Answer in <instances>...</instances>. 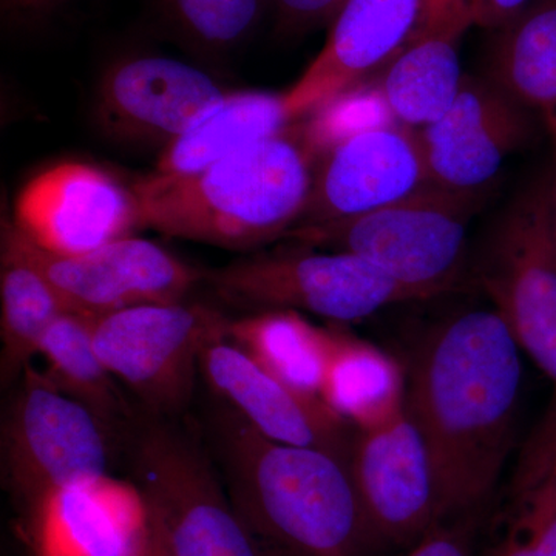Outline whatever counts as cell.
<instances>
[{
  "mask_svg": "<svg viewBox=\"0 0 556 556\" xmlns=\"http://www.w3.org/2000/svg\"><path fill=\"white\" fill-rule=\"evenodd\" d=\"M13 222L36 247L67 257L142 228L131 186L80 161L54 164L35 175L17 193Z\"/></svg>",
  "mask_w": 556,
  "mask_h": 556,
  "instance_id": "obj_12",
  "label": "cell"
},
{
  "mask_svg": "<svg viewBox=\"0 0 556 556\" xmlns=\"http://www.w3.org/2000/svg\"><path fill=\"white\" fill-rule=\"evenodd\" d=\"M478 281L556 388L555 177L530 186L507 208L479 260ZM548 417L556 420V402Z\"/></svg>",
  "mask_w": 556,
  "mask_h": 556,
  "instance_id": "obj_6",
  "label": "cell"
},
{
  "mask_svg": "<svg viewBox=\"0 0 556 556\" xmlns=\"http://www.w3.org/2000/svg\"><path fill=\"white\" fill-rule=\"evenodd\" d=\"M496 31L490 79L543 118L556 156V0H532Z\"/></svg>",
  "mask_w": 556,
  "mask_h": 556,
  "instance_id": "obj_21",
  "label": "cell"
},
{
  "mask_svg": "<svg viewBox=\"0 0 556 556\" xmlns=\"http://www.w3.org/2000/svg\"><path fill=\"white\" fill-rule=\"evenodd\" d=\"M517 340L495 309L437 325L413 358L407 408L426 439L442 519L492 493L510 450L521 390Z\"/></svg>",
  "mask_w": 556,
  "mask_h": 556,
  "instance_id": "obj_1",
  "label": "cell"
},
{
  "mask_svg": "<svg viewBox=\"0 0 556 556\" xmlns=\"http://www.w3.org/2000/svg\"><path fill=\"white\" fill-rule=\"evenodd\" d=\"M426 0H346L329 24L327 42L287 93L300 119L367 83L396 56Z\"/></svg>",
  "mask_w": 556,
  "mask_h": 556,
  "instance_id": "obj_17",
  "label": "cell"
},
{
  "mask_svg": "<svg viewBox=\"0 0 556 556\" xmlns=\"http://www.w3.org/2000/svg\"><path fill=\"white\" fill-rule=\"evenodd\" d=\"M300 247V244H299ZM219 298L260 311H305L336 321L361 320L394 303L420 300L357 255L270 252L204 273Z\"/></svg>",
  "mask_w": 556,
  "mask_h": 556,
  "instance_id": "obj_8",
  "label": "cell"
},
{
  "mask_svg": "<svg viewBox=\"0 0 556 556\" xmlns=\"http://www.w3.org/2000/svg\"><path fill=\"white\" fill-rule=\"evenodd\" d=\"M226 338L274 378L320 397L334 329L316 327L298 311H260L229 320Z\"/></svg>",
  "mask_w": 556,
  "mask_h": 556,
  "instance_id": "obj_22",
  "label": "cell"
},
{
  "mask_svg": "<svg viewBox=\"0 0 556 556\" xmlns=\"http://www.w3.org/2000/svg\"><path fill=\"white\" fill-rule=\"evenodd\" d=\"M320 399L356 430H364L404 408L407 390L393 358L334 329Z\"/></svg>",
  "mask_w": 556,
  "mask_h": 556,
  "instance_id": "obj_24",
  "label": "cell"
},
{
  "mask_svg": "<svg viewBox=\"0 0 556 556\" xmlns=\"http://www.w3.org/2000/svg\"><path fill=\"white\" fill-rule=\"evenodd\" d=\"M350 468L376 543L413 544L444 522L430 452L407 404L357 430Z\"/></svg>",
  "mask_w": 556,
  "mask_h": 556,
  "instance_id": "obj_11",
  "label": "cell"
},
{
  "mask_svg": "<svg viewBox=\"0 0 556 556\" xmlns=\"http://www.w3.org/2000/svg\"><path fill=\"white\" fill-rule=\"evenodd\" d=\"M556 163V156H555ZM555 232H556V170H555Z\"/></svg>",
  "mask_w": 556,
  "mask_h": 556,
  "instance_id": "obj_32",
  "label": "cell"
},
{
  "mask_svg": "<svg viewBox=\"0 0 556 556\" xmlns=\"http://www.w3.org/2000/svg\"><path fill=\"white\" fill-rule=\"evenodd\" d=\"M318 153L302 118L276 137L193 174L131 185L141 226L177 239L249 249L287 237L308 203Z\"/></svg>",
  "mask_w": 556,
  "mask_h": 556,
  "instance_id": "obj_3",
  "label": "cell"
},
{
  "mask_svg": "<svg viewBox=\"0 0 556 556\" xmlns=\"http://www.w3.org/2000/svg\"><path fill=\"white\" fill-rule=\"evenodd\" d=\"M149 544L161 556H265L206 457L178 431L144 428L131 447Z\"/></svg>",
  "mask_w": 556,
  "mask_h": 556,
  "instance_id": "obj_5",
  "label": "cell"
},
{
  "mask_svg": "<svg viewBox=\"0 0 556 556\" xmlns=\"http://www.w3.org/2000/svg\"><path fill=\"white\" fill-rule=\"evenodd\" d=\"M530 2L532 0H470L473 25L497 30Z\"/></svg>",
  "mask_w": 556,
  "mask_h": 556,
  "instance_id": "obj_30",
  "label": "cell"
},
{
  "mask_svg": "<svg viewBox=\"0 0 556 556\" xmlns=\"http://www.w3.org/2000/svg\"><path fill=\"white\" fill-rule=\"evenodd\" d=\"M404 556H471L467 527L441 522L413 543Z\"/></svg>",
  "mask_w": 556,
  "mask_h": 556,
  "instance_id": "obj_28",
  "label": "cell"
},
{
  "mask_svg": "<svg viewBox=\"0 0 556 556\" xmlns=\"http://www.w3.org/2000/svg\"><path fill=\"white\" fill-rule=\"evenodd\" d=\"M108 426L31 367L3 422V471L28 514L53 493L108 477Z\"/></svg>",
  "mask_w": 556,
  "mask_h": 556,
  "instance_id": "obj_7",
  "label": "cell"
},
{
  "mask_svg": "<svg viewBox=\"0 0 556 556\" xmlns=\"http://www.w3.org/2000/svg\"><path fill=\"white\" fill-rule=\"evenodd\" d=\"M28 518L39 556H144L148 551L137 486L109 475L53 493Z\"/></svg>",
  "mask_w": 556,
  "mask_h": 556,
  "instance_id": "obj_19",
  "label": "cell"
},
{
  "mask_svg": "<svg viewBox=\"0 0 556 556\" xmlns=\"http://www.w3.org/2000/svg\"><path fill=\"white\" fill-rule=\"evenodd\" d=\"M554 478L556 479V426L546 422L536 444L526 459L521 479Z\"/></svg>",
  "mask_w": 556,
  "mask_h": 556,
  "instance_id": "obj_29",
  "label": "cell"
},
{
  "mask_svg": "<svg viewBox=\"0 0 556 556\" xmlns=\"http://www.w3.org/2000/svg\"><path fill=\"white\" fill-rule=\"evenodd\" d=\"M287 93L274 91H230L222 104L197 126L164 148L159 174L186 175L200 172L276 137L294 123Z\"/></svg>",
  "mask_w": 556,
  "mask_h": 556,
  "instance_id": "obj_20",
  "label": "cell"
},
{
  "mask_svg": "<svg viewBox=\"0 0 556 556\" xmlns=\"http://www.w3.org/2000/svg\"><path fill=\"white\" fill-rule=\"evenodd\" d=\"M203 70L161 54L124 58L105 70L94 115L116 139L164 148L229 97Z\"/></svg>",
  "mask_w": 556,
  "mask_h": 556,
  "instance_id": "obj_14",
  "label": "cell"
},
{
  "mask_svg": "<svg viewBox=\"0 0 556 556\" xmlns=\"http://www.w3.org/2000/svg\"><path fill=\"white\" fill-rule=\"evenodd\" d=\"M427 185L430 178L417 129L397 121L375 124L340 139L320 156L295 228L358 217L407 199Z\"/></svg>",
  "mask_w": 556,
  "mask_h": 556,
  "instance_id": "obj_13",
  "label": "cell"
},
{
  "mask_svg": "<svg viewBox=\"0 0 556 556\" xmlns=\"http://www.w3.org/2000/svg\"><path fill=\"white\" fill-rule=\"evenodd\" d=\"M164 28L201 56L219 60L241 49L257 31L266 0H155Z\"/></svg>",
  "mask_w": 556,
  "mask_h": 556,
  "instance_id": "obj_26",
  "label": "cell"
},
{
  "mask_svg": "<svg viewBox=\"0 0 556 556\" xmlns=\"http://www.w3.org/2000/svg\"><path fill=\"white\" fill-rule=\"evenodd\" d=\"M214 439L230 501L263 552L367 556L378 544L346 460L274 441L228 405Z\"/></svg>",
  "mask_w": 556,
  "mask_h": 556,
  "instance_id": "obj_2",
  "label": "cell"
},
{
  "mask_svg": "<svg viewBox=\"0 0 556 556\" xmlns=\"http://www.w3.org/2000/svg\"><path fill=\"white\" fill-rule=\"evenodd\" d=\"M0 247V372L2 382L9 383L30 367L47 331L67 311L49 278L17 244L10 218H3Z\"/></svg>",
  "mask_w": 556,
  "mask_h": 556,
  "instance_id": "obj_23",
  "label": "cell"
},
{
  "mask_svg": "<svg viewBox=\"0 0 556 556\" xmlns=\"http://www.w3.org/2000/svg\"><path fill=\"white\" fill-rule=\"evenodd\" d=\"M144 556H156V555H144Z\"/></svg>",
  "mask_w": 556,
  "mask_h": 556,
  "instance_id": "obj_33",
  "label": "cell"
},
{
  "mask_svg": "<svg viewBox=\"0 0 556 556\" xmlns=\"http://www.w3.org/2000/svg\"><path fill=\"white\" fill-rule=\"evenodd\" d=\"M417 134L431 185L479 192L529 138V110L495 80L466 75L448 109Z\"/></svg>",
  "mask_w": 556,
  "mask_h": 556,
  "instance_id": "obj_15",
  "label": "cell"
},
{
  "mask_svg": "<svg viewBox=\"0 0 556 556\" xmlns=\"http://www.w3.org/2000/svg\"><path fill=\"white\" fill-rule=\"evenodd\" d=\"M65 2L68 0H0V5L7 17L35 20L60 9Z\"/></svg>",
  "mask_w": 556,
  "mask_h": 556,
  "instance_id": "obj_31",
  "label": "cell"
},
{
  "mask_svg": "<svg viewBox=\"0 0 556 556\" xmlns=\"http://www.w3.org/2000/svg\"><path fill=\"white\" fill-rule=\"evenodd\" d=\"M14 239L60 295L67 313L102 317L152 303H179L204 274L153 241L124 237L83 255L33 244L10 218Z\"/></svg>",
  "mask_w": 556,
  "mask_h": 556,
  "instance_id": "obj_10",
  "label": "cell"
},
{
  "mask_svg": "<svg viewBox=\"0 0 556 556\" xmlns=\"http://www.w3.org/2000/svg\"><path fill=\"white\" fill-rule=\"evenodd\" d=\"M266 3L277 35L294 38L331 24L346 0H266Z\"/></svg>",
  "mask_w": 556,
  "mask_h": 556,
  "instance_id": "obj_27",
  "label": "cell"
},
{
  "mask_svg": "<svg viewBox=\"0 0 556 556\" xmlns=\"http://www.w3.org/2000/svg\"><path fill=\"white\" fill-rule=\"evenodd\" d=\"M200 371L226 405L260 433L283 444L324 450L350 464L356 428L320 397L274 378L226 334L204 346Z\"/></svg>",
  "mask_w": 556,
  "mask_h": 556,
  "instance_id": "obj_16",
  "label": "cell"
},
{
  "mask_svg": "<svg viewBox=\"0 0 556 556\" xmlns=\"http://www.w3.org/2000/svg\"><path fill=\"white\" fill-rule=\"evenodd\" d=\"M479 192L427 185L407 199L358 217L300 226V247L357 255L420 300L455 288L466 262L467 232Z\"/></svg>",
  "mask_w": 556,
  "mask_h": 556,
  "instance_id": "obj_4",
  "label": "cell"
},
{
  "mask_svg": "<svg viewBox=\"0 0 556 556\" xmlns=\"http://www.w3.org/2000/svg\"><path fill=\"white\" fill-rule=\"evenodd\" d=\"M229 318L186 303H152L91 317V339L109 371L156 413L188 404L204 346Z\"/></svg>",
  "mask_w": 556,
  "mask_h": 556,
  "instance_id": "obj_9",
  "label": "cell"
},
{
  "mask_svg": "<svg viewBox=\"0 0 556 556\" xmlns=\"http://www.w3.org/2000/svg\"><path fill=\"white\" fill-rule=\"evenodd\" d=\"M39 356L47 378L110 427L127 415V407L91 339V317L64 313L47 331Z\"/></svg>",
  "mask_w": 556,
  "mask_h": 556,
  "instance_id": "obj_25",
  "label": "cell"
},
{
  "mask_svg": "<svg viewBox=\"0 0 556 556\" xmlns=\"http://www.w3.org/2000/svg\"><path fill=\"white\" fill-rule=\"evenodd\" d=\"M470 27V0H426L396 56L367 80L397 123L420 129L448 109L466 76L459 51Z\"/></svg>",
  "mask_w": 556,
  "mask_h": 556,
  "instance_id": "obj_18",
  "label": "cell"
}]
</instances>
